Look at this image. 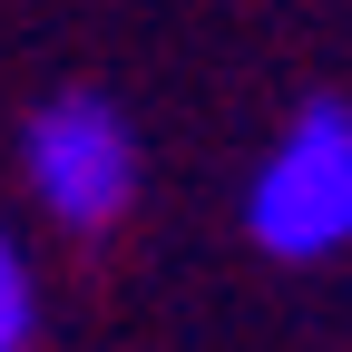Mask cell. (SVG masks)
Returning a JSON list of instances; mask_svg holds the SVG:
<instances>
[{"mask_svg": "<svg viewBox=\"0 0 352 352\" xmlns=\"http://www.w3.org/2000/svg\"><path fill=\"white\" fill-rule=\"evenodd\" d=\"M245 235L274 264L352 254V98H303L245 176Z\"/></svg>", "mask_w": 352, "mask_h": 352, "instance_id": "1", "label": "cell"}, {"mask_svg": "<svg viewBox=\"0 0 352 352\" xmlns=\"http://www.w3.org/2000/svg\"><path fill=\"white\" fill-rule=\"evenodd\" d=\"M39 342V264L20 245V226H0V352Z\"/></svg>", "mask_w": 352, "mask_h": 352, "instance_id": "3", "label": "cell"}, {"mask_svg": "<svg viewBox=\"0 0 352 352\" xmlns=\"http://www.w3.org/2000/svg\"><path fill=\"white\" fill-rule=\"evenodd\" d=\"M20 186L59 235H118L147 186V147L108 88H59L20 127Z\"/></svg>", "mask_w": 352, "mask_h": 352, "instance_id": "2", "label": "cell"}]
</instances>
